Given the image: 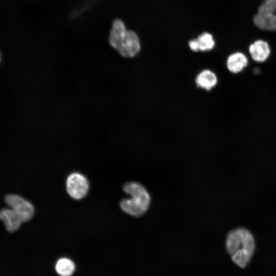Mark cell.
I'll list each match as a JSON object with an SVG mask.
<instances>
[{
	"instance_id": "7a4b0ae2",
	"label": "cell",
	"mask_w": 276,
	"mask_h": 276,
	"mask_svg": "<svg viewBox=\"0 0 276 276\" xmlns=\"http://www.w3.org/2000/svg\"><path fill=\"white\" fill-rule=\"evenodd\" d=\"M123 189L130 198L121 201V209L132 216L140 217L144 215L148 210L151 201L146 189L139 182L130 181L124 184Z\"/></svg>"
},
{
	"instance_id": "8fae6325",
	"label": "cell",
	"mask_w": 276,
	"mask_h": 276,
	"mask_svg": "<svg viewBox=\"0 0 276 276\" xmlns=\"http://www.w3.org/2000/svg\"><path fill=\"white\" fill-rule=\"evenodd\" d=\"M217 82L216 75L210 70H204L200 72L196 77L197 85L206 90H210Z\"/></svg>"
},
{
	"instance_id": "7c38bea8",
	"label": "cell",
	"mask_w": 276,
	"mask_h": 276,
	"mask_svg": "<svg viewBox=\"0 0 276 276\" xmlns=\"http://www.w3.org/2000/svg\"><path fill=\"white\" fill-rule=\"evenodd\" d=\"M75 269V264L68 258L60 259L55 265L56 271L61 276H70L73 273Z\"/></svg>"
},
{
	"instance_id": "4fadbf2b",
	"label": "cell",
	"mask_w": 276,
	"mask_h": 276,
	"mask_svg": "<svg viewBox=\"0 0 276 276\" xmlns=\"http://www.w3.org/2000/svg\"><path fill=\"white\" fill-rule=\"evenodd\" d=\"M1 53H0V62H1Z\"/></svg>"
},
{
	"instance_id": "ba28073f",
	"label": "cell",
	"mask_w": 276,
	"mask_h": 276,
	"mask_svg": "<svg viewBox=\"0 0 276 276\" xmlns=\"http://www.w3.org/2000/svg\"><path fill=\"white\" fill-rule=\"evenodd\" d=\"M249 53L253 60L262 62L268 58L270 54V49L266 41L258 40L250 45Z\"/></svg>"
},
{
	"instance_id": "30bf717a",
	"label": "cell",
	"mask_w": 276,
	"mask_h": 276,
	"mask_svg": "<svg viewBox=\"0 0 276 276\" xmlns=\"http://www.w3.org/2000/svg\"><path fill=\"white\" fill-rule=\"evenodd\" d=\"M248 60L246 56L241 52L231 54L226 61L227 68L234 74L242 72L248 65Z\"/></svg>"
},
{
	"instance_id": "52a82bcc",
	"label": "cell",
	"mask_w": 276,
	"mask_h": 276,
	"mask_svg": "<svg viewBox=\"0 0 276 276\" xmlns=\"http://www.w3.org/2000/svg\"><path fill=\"white\" fill-rule=\"evenodd\" d=\"M215 44L212 34L207 32L201 33L196 38L188 42L189 48L194 52L210 51L214 48Z\"/></svg>"
},
{
	"instance_id": "3957f363",
	"label": "cell",
	"mask_w": 276,
	"mask_h": 276,
	"mask_svg": "<svg viewBox=\"0 0 276 276\" xmlns=\"http://www.w3.org/2000/svg\"><path fill=\"white\" fill-rule=\"evenodd\" d=\"M109 44L124 57H134L141 50V42L139 36L132 30L127 29L110 41Z\"/></svg>"
},
{
	"instance_id": "8992f818",
	"label": "cell",
	"mask_w": 276,
	"mask_h": 276,
	"mask_svg": "<svg viewBox=\"0 0 276 276\" xmlns=\"http://www.w3.org/2000/svg\"><path fill=\"white\" fill-rule=\"evenodd\" d=\"M66 190L69 195L75 199H81L86 196L89 184L86 178L79 173L70 174L66 182Z\"/></svg>"
},
{
	"instance_id": "6da1fadb",
	"label": "cell",
	"mask_w": 276,
	"mask_h": 276,
	"mask_svg": "<svg viewBox=\"0 0 276 276\" xmlns=\"http://www.w3.org/2000/svg\"><path fill=\"white\" fill-rule=\"evenodd\" d=\"M225 246L233 261L241 268H244L248 265L256 248L252 234L243 227L236 228L228 232Z\"/></svg>"
},
{
	"instance_id": "5b68a950",
	"label": "cell",
	"mask_w": 276,
	"mask_h": 276,
	"mask_svg": "<svg viewBox=\"0 0 276 276\" xmlns=\"http://www.w3.org/2000/svg\"><path fill=\"white\" fill-rule=\"evenodd\" d=\"M6 204L20 218L22 222L29 221L34 214V207L29 201L16 194H8L5 197Z\"/></svg>"
},
{
	"instance_id": "9c48e42d",
	"label": "cell",
	"mask_w": 276,
	"mask_h": 276,
	"mask_svg": "<svg viewBox=\"0 0 276 276\" xmlns=\"http://www.w3.org/2000/svg\"><path fill=\"white\" fill-rule=\"evenodd\" d=\"M0 220H2L9 232H14L18 230L23 223L11 209L4 208L0 211Z\"/></svg>"
},
{
	"instance_id": "277c9868",
	"label": "cell",
	"mask_w": 276,
	"mask_h": 276,
	"mask_svg": "<svg viewBox=\"0 0 276 276\" xmlns=\"http://www.w3.org/2000/svg\"><path fill=\"white\" fill-rule=\"evenodd\" d=\"M253 21L260 29L276 31V0H264L259 7Z\"/></svg>"
}]
</instances>
